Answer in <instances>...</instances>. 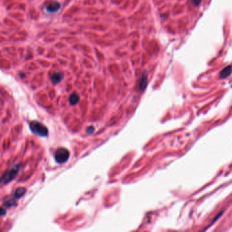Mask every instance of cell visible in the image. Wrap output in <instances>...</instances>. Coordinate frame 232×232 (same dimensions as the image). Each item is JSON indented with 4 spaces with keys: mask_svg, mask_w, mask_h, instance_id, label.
<instances>
[{
    "mask_svg": "<svg viewBox=\"0 0 232 232\" xmlns=\"http://www.w3.org/2000/svg\"><path fill=\"white\" fill-rule=\"evenodd\" d=\"M29 127L31 131L35 135L41 136V137H44L47 136L49 131L45 125L42 124L40 122L33 120L29 123Z\"/></svg>",
    "mask_w": 232,
    "mask_h": 232,
    "instance_id": "cell-1",
    "label": "cell"
},
{
    "mask_svg": "<svg viewBox=\"0 0 232 232\" xmlns=\"http://www.w3.org/2000/svg\"><path fill=\"white\" fill-rule=\"evenodd\" d=\"M20 165H16L14 167H12L11 169L7 171L3 174V176L1 177V179H0V182L1 184H3V185H6V184L9 183L12 180L15 179V178L18 174L19 170H20Z\"/></svg>",
    "mask_w": 232,
    "mask_h": 232,
    "instance_id": "cell-2",
    "label": "cell"
},
{
    "mask_svg": "<svg viewBox=\"0 0 232 232\" xmlns=\"http://www.w3.org/2000/svg\"><path fill=\"white\" fill-rule=\"evenodd\" d=\"M70 157V153L66 148H59L56 150L55 160L59 164H63L68 161Z\"/></svg>",
    "mask_w": 232,
    "mask_h": 232,
    "instance_id": "cell-3",
    "label": "cell"
},
{
    "mask_svg": "<svg viewBox=\"0 0 232 232\" xmlns=\"http://www.w3.org/2000/svg\"><path fill=\"white\" fill-rule=\"evenodd\" d=\"M147 84H148V75H147L146 72H145L143 73L142 75L141 76L140 78L139 83L140 89L142 91H144L145 88L146 87Z\"/></svg>",
    "mask_w": 232,
    "mask_h": 232,
    "instance_id": "cell-4",
    "label": "cell"
},
{
    "mask_svg": "<svg viewBox=\"0 0 232 232\" xmlns=\"http://www.w3.org/2000/svg\"><path fill=\"white\" fill-rule=\"evenodd\" d=\"M61 8V5L58 2H52L50 4H49L46 8V10L48 12L50 13H54V12H57L59 9Z\"/></svg>",
    "mask_w": 232,
    "mask_h": 232,
    "instance_id": "cell-5",
    "label": "cell"
},
{
    "mask_svg": "<svg viewBox=\"0 0 232 232\" xmlns=\"http://www.w3.org/2000/svg\"><path fill=\"white\" fill-rule=\"evenodd\" d=\"M231 67L230 65H228L227 67L225 68L222 71H221V72L219 73V77L221 79H225L226 78H227L228 76H229L230 74H231Z\"/></svg>",
    "mask_w": 232,
    "mask_h": 232,
    "instance_id": "cell-6",
    "label": "cell"
},
{
    "mask_svg": "<svg viewBox=\"0 0 232 232\" xmlns=\"http://www.w3.org/2000/svg\"><path fill=\"white\" fill-rule=\"evenodd\" d=\"M63 74L60 72H57V73H55V74H53V76L51 77V81L53 84H57L61 82V80L63 79Z\"/></svg>",
    "mask_w": 232,
    "mask_h": 232,
    "instance_id": "cell-7",
    "label": "cell"
},
{
    "mask_svg": "<svg viewBox=\"0 0 232 232\" xmlns=\"http://www.w3.org/2000/svg\"><path fill=\"white\" fill-rule=\"evenodd\" d=\"M80 100V97L76 93H73L71 96L70 97V99H69V101H70V103L72 104V105H76V104L78 103Z\"/></svg>",
    "mask_w": 232,
    "mask_h": 232,
    "instance_id": "cell-8",
    "label": "cell"
},
{
    "mask_svg": "<svg viewBox=\"0 0 232 232\" xmlns=\"http://www.w3.org/2000/svg\"><path fill=\"white\" fill-rule=\"evenodd\" d=\"M26 192V189L25 188H22V187H20V188L17 189V190L15 191V197L16 198H17V199H19V198H20L22 197L23 195Z\"/></svg>",
    "mask_w": 232,
    "mask_h": 232,
    "instance_id": "cell-9",
    "label": "cell"
},
{
    "mask_svg": "<svg viewBox=\"0 0 232 232\" xmlns=\"http://www.w3.org/2000/svg\"><path fill=\"white\" fill-rule=\"evenodd\" d=\"M17 204V202L15 199H9L5 202V206L7 207H12L15 206Z\"/></svg>",
    "mask_w": 232,
    "mask_h": 232,
    "instance_id": "cell-10",
    "label": "cell"
},
{
    "mask_svg": "<svg viewBox=\"0 0 232 232\" xmlns=\"http://www.w3.org/2000/svg\"><path fill=\"white\" fill-rule=\"evenodd\" d=\"M201 2V0H191V3L194 6H198Z\"/></svg>",
    "mask_w": 232,
    "mask_h": 232,
    "instance_id": "cell-11",
    "label": "cell"
},
{
    "mask_svg": "<svg viewBox=\"0 0 232 232\" xmlns=\"http://www.w3.org/2000/svg\"><path fill=\"white\" fill-rule=\"evenodd\" d=\"M94 131H95L94 127H89L87 129V130H86V133H87V134H93Z\"/></svg>",
    "mask_w": 232,
    "mask_h": 232,
    "instance_id": "cell-12",
    "label": "cell"
},
{
    "mask_svg": "<svg viewBox=\"0 0 232 232\" xmlns=\"http://www.w3.org/2000/svg\"><path fill=\"white\" fill-rule=\"evenodd\" d=\"M6 212L5 209H3V208H0V216H3L6 215Z\"/></svg>",
    "mask_w": 232,
    "mask_h": 232,
    "instance_id": "cell-13",
    "label": "cell"
}]
</instances>
